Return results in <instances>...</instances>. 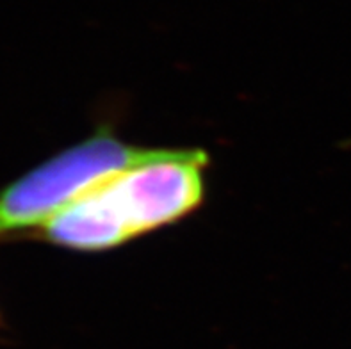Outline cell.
<instances>
[{"mask_svg":"<svg viewBox=\"0 0 351 349\" xmlns=\"http://www.w3.org/2000/svg\"><path fill=\"white\" fill-rule=\"evenodd\" d=\"M209 154L154 148L139 163L97 182L40 230L53 246L97 253L173 225L204 205Z\"/></svg>","mask_w":351,"mask_h":349,"instance_id":"1","label":"cell"},{"mask_svg":"<svg viewBox=\"0 0 351 349\" xmlns=\"http://www.w3.org/2000/svg\"><path fill=\"white\" fill-rule=\"evenodd\" d=\"M152 150L125 143L111 128L104 127L38 164L0 191V241L40 232L89 187L139 163Z\"/></svg>","mask_w":351,"mask_h":349,"instance_id":"2","label":"cell"},{"mask_svg":"<svg viewBox=\"0 0 351 349\" xmlns=\"http://www.w3.org/2000/svg\"><path fill=\"white\" fill-rule=\"evenodd\" d=\"M0 323H2V319H0Z\"/></svg>","mask_w":351,"mask_h":349,"instance_id":"3","label":"cell"}]
</instances>
